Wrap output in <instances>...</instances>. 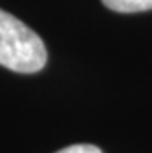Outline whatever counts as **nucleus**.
<instances>
[{
	"instance_id": "1",
	"label": "nucleus",
	"mask_w": 152,
	"mask_h": 153,
	"mask_svg": "<svg viewBox=\"0 0 152 153\" xmlns=\"http://www.w3.org/2000/svg\"><path fill=\"white\" fill-rule=\"evenodd\" d=\"M48 62L42 38L17 16L0 9V66L17 73H37Z\"/></svg>"
},
{
	"instance_id": "2",
	"label": "nucleus",
	"mask_w": 152,
	"mask_h": 153,
	"mask_svg": "<svg viewBox=\"0 0 152 153\" xmlns=\"http://www.w3.org/2000/svg\"><path fill=\"white\" fill-rule=\"evenodd\" d=\"M101 2L117 13H139L152 9V0H101Z\"/></svg>"
},
{
	"instance_id": "3",
	"label": "nucleus",
	"mask_w": 152,
	"mask_h": 153,
	"mask_svg": "<svg viewBox=\"0 0 152 153\" xmlns=\"http://www.w3.org/2000/svg\"><path fill=\"white\" fill-rule=\"evenodd\" d=\"M57 153H103V151L93 144H73V146H68Z\"/></svg>"
}]
</instances>
